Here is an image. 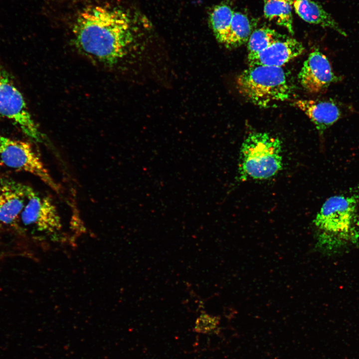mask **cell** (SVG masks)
Segmentation results:
<instances>
[{
    "instance_id": "6da1fadb",
    "label": "cell",
    "mask_w": 359,
    "mask_h": 359,
    "mask_svg": "<svg viewBox=\"0 0 359 359\" xmlns=\"http://www.w3.org/2000/svg\"><path fill=\"white\" fill-rule=\"evenodd\" d=\"M126 4L124 0H44L42 12L88 59L114 67L136 40L138 15Z\"/></svg>"
},
{
    "instance_id": "7a4b0ae2",
    "label": "cell",
    "mask_w": 359,
    "mask_h": 359,
    "mask_svg": "<svg viewBox=\"0 0 359 359\" xmlns=\"http://www.w3.org/2000/svg\"><path fill=\"white\" fill-rule=\"evenodd\" d=\"M314 223L316 247L328 255L343 253L359 242V195L331 196L322 205Z\"/></svg>"
},
{
    "instance_id": "3957f363",
    "label": "cell",
    "mask_w": 359,
    "mask_h": 359,
    "mask_svg": "<svg viewBox=\"0 0 359 359\" xmlns=\"http://www.w3.org/2000/svg\"><path fill=\"white\" fill-rule=\"evenodd\" d=\"M239 179L266 180L282 168V143L266 132H252L244 139L240 151Z\"/></svg>"
},
{
    "instance_id": "277c9868",
    "label": "cell",
    "mask_w": 359,
    "mask_h": 359,
    "mask_svg": "<svg viewBox=\"0 0 359 359\" xmlns=\"http://www.w3.org/2000/svg\"><path fill=\"white\" fill-rule=\"evenodd\" d=\"M239 93L248 101L267 107L291 97L292 88L281 67L249 66L236 79Z\"/></svg>"
},
{
    "instance_id": "5b68a950",
    "label": "cell",
    "mask_w": 359,
    "mask_h": 359,
    "mask_svg": "<svg viewBox=\"0 0 359 359\" xmlns=\"http://www.w3.org/2000/svg\"><path fill=\"white\" fill-rule=\"evenodd\" d=\"M0 162L8 167L32 174L54 190L59 191L58 185L39 156L27 142L0 136Z\"/></svg>"
},
{
    "instance_id": "8992f818",
    "label": "cell",
    "mask_w": 359,
    "mask_h": 359,
    "mask_svg": "<svg viewBox=\"0 0 359 359\" xmlns=\"http://www.w3.org/2000/svg\"><path fill=\"white\" fill-rule=\"evenodd\" d=\"M0 115L12 121L27 136L40 141L41 135L19 91L0 71Z\"/></svg>"
},
{
    "instance_id": "52a82bcc",
    "label": "cell",
    "mask_w": 359,
    "mask_h": 359,
    "mask_svg": "<svg viewBox=\"0 0 359 359\" xmlns=\"http://www.w3.org/2000/svg\"><path fill=\"white\" fill-rule=\"evenodd\" d=\"M299 81L303 88L310 93H319L332 83L343 78L335 74L327 56L318 49L310 53L299 74Z\"/></svg>"
},
{
    "instance_id": "ba28073f",
    "label": "cell",
    "mask_w": 359,
    "mask_h": 359,
    "mask_svg": "<svg viewBox=\"0 0 359 359\" xmlns=\"http://www.w3.org/2000/svg\"><path fill=\"white\" fill-rule=\"evenodd\" d=\"M21 217L25 225L48 234L59 231L62 227L60 216L51 198L39 196L32 188Z\"/></svg>"
},
{
    "instance_id": "9c48e42d",
    "label": "cell",
    "mask_w": 359,
    "mask_h": 359,
    "mask_svg": "<svg viewBox=\"0 0 359 359\" xmlns=\"http://www.w3.org/2000/svg\"><path fill=\"white\" fill-rule=\"evenodd\" d=\"M292 104L303 111L322 135L330 127L351 111V107L332 98L299 99Z\"/></svg>"
},
{
    "instance_id": "30bf717a",
    "label": "cell",
    "mask_w": 359,
    "mask_h": 359,
    "mask_svg": "<svg viewBox=\"0 0 359 359\" xmlns=\"http://www.w3.org/2000/svg\"><path fill=\"white\" fill-rule=\"evenodd\" d=\"M305 48L295 38L286 37L253 55L248 56L249 66H268L281 67L302 54Z\"/></svg>"
},
{
    "instance_id": "8fae6325",
    "label": "cell",
    "mask_w": 359,
    "mask_h": 359,
    "mask_svg": "<svg viewBox=\"0 0 359 359\" xmlns=\"http://www.w3.org/2000/svg\"><path fill=\"white\" fill-rule=\"evenodd\" d=\"M31 188L11 180L0 181V224L15 221L26 205Z\"/></svg>"
},
{
    "instance_id": "7c38bea8",
    "label": "cell",
    "mask_w": 359,
    "mask_h": 359,
    "mask_svg": "<svg viewBox=\"0 0 359 359\" xmlns=\"http://www.w3.org/2000/svg\"><path fill=\"white\" fill-rule=\"evenodd\" d=\"M293 6L296 13L306 22L331 28L347 36L339 23L318 2L313 0H293Z\"/></svg>"
},
{
    "instance_id": "4fadbf2b",
    "label": "cell",
    "mask_w": 359,
    "mask_h": 359,
    "mask_svg": "<svg viewBox=\"0 0 359 359\" xmlns=\"http://www.w3.org/2000/svg\"><path fill=\"white\" fill-rule=\"evenodd\" d=\"M254 27L253 23L247 15L234 12L225 46L228 48H236L247 42Z\"/></svg>"
},
{
    "instance_id": "5bb4252c",
    "label": "cell",
    "mask_w": 359,
    "mask_h": 359,
    "mask_svg": "<svg viewBox=\"0 0 359 359\" xmlns=\"http://www.w3.org/2000/svg\"><path fill=\"white\" fill-rule=\"evenodd\" d=\"M234 11L227 4L222 3L214 6L208 14V23L216 40L226 42Z\"/></svg>"
},
{
    "instance_id": "9a60e30c",
    "label": "cell",
    "mask_w": 359,
    "mask_h": 359,
    "mask_svg": "<svg viewBox=\"0 0 359 359\" xmlns=\"http://www.w3.org/2000/svg\"><path fill=\"white\" fill-rule=\"evenodd\" d=\"M264 2L265 17L286 28L290 33L293 34V2L285 0H271Z\"/></svg>"
},
{
    "instance_id": "2e32d148",
    "label": "cell",
    "mask_w": 359,
    "mask_h": 359,
    "mask_svg": "<svg viewBox=\"0 0 359 359\" xmlns=\"http://www.w3.org/2000/svg\"><path fill=\"white\" fill-rule=\"evenodd\" d=\"M286 37L269 27H262L256 29L248 40V56L257 54L274 42Z\"/></svg>"
},
{
    "instance_id": "e0dca14e",
    "label": "cell",
    "mask_w": 359,
    "mask_h": 359,
    "mask_svg": "<svg viewBox=\"0 0 359 359\" xmlns=\"http://www.w3.org/2000/svg\"><path fill=\"white\" fill-rule=\"evenodd\" d=\"M218 323V317L202 313L196 320L195 329L200 332L209 331L215 328Z\"/></svg>"
},
{
    "instance_id": "ac0fdd59",
    "label": "cell",
    "mask_w": 359,
    "mask_h": 359,
    "mask_svg": "<svg viewBox=\"0 0 359 359\" xmlns=\"http://www.w3.org/2000/svg\"><path fill=\"white\" fill-rule=\"evenodd\" d=\"M269 0H264V2L267 1H269ZM285 0L293 2V0Z\"/></svg>"
}]
</instances>
